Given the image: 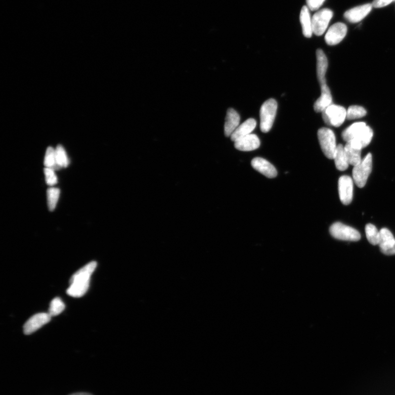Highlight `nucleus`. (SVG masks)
<instances>
[{
  "label": "nucleus",
  "mask_w": 395,
  "mask_h": 395,
  "mask_svg": "<svg viewBox=\"0 0 395 395\" xmlns=\"http://www.w3.org/2000/svg\"><path fill=\"white\" fill-rule=\"evenodd\" d=\"M97 265L96 262L89 263L73 275L70 280V286L67 291L69 296L81 298L87 293L89 286L90 278Z\"/></svg>",
  "instance_id": "1"
},
{
  "label": "nucleus",
  "mask_w": 395,
  "mask_h": 395,
  "mask_svg": "<svg viewBox=\"0 0 395 395\" xmlns=\"http://www.w3.org/2000/svg\"><path fill=\"white\" fill-rule=\"evenodd\" d=\"M373 136L372 129L364 122L354 123L342 133V138L345 141L361 149L371 143Z\"/></svg>",
  "instance_id": "2"
},
{
  "label": "nucleus",
  "mask_w": 395,
  "mask_h": 395,
  "mask_svg": "<svg viewBox=\"0 0 395 395\" xmlns=\"http://www.w3.org/2000/svg\"><path fill=\"white\" fill-rule=\"evenodd\" d=\"M278 105L274 99H269L262 105L260 111L261 117V129L262 132L266 133L272 128L275 118H276Z\"/></svg>",
  "instance_id": "3"
},
{
  "label": "nucleus",
  "mask_w": 395,
  "mask_h": 395,
  "mask_svg": "<svg viewBox=\"0 0 395 395\" xmlns=\"http://www.w3.org/2000/svg\"><path fill=\"white\" fill-rule=\"evenodd\" d=\"M318 141L322 151L328 159H334L338 145L336 138L331 129L322 128L317 133Z\"/></svg>",
  "instance_id": "4"
},
{
  "label": "nucleus",
  "mask_w": 395,
  "mask_h": 395,
  "mask_svg": "<svg viewBox=\"0 0 395 395\" xmlns=\"http://www.w3.org/2000/svg\"><path fill=\"white\" fill-rule=\"evenodd\" d=\"M324 122L329 126L339 127L347 117V111L344 107L332 104L322 112Z\"/></svg>",
  "instance_id": "5"
},
{
  "label": "nucleus",
  "mask_w": 395,
  "mask_h": 395,
  "mask_svg": "<svg viewBox=\"0 0 395 395\" xmlns=\"http://www.w3.org/2000/svg\"><path fill=\"white\" fill-rule=\"evenodd\" d=\"M372 170V156L368 153L362 160L361 163L354 167L352 176L354 182L359 188H363L366 185L368 178Z\"/></svg>",
  "instance_id": "6"
},
{
  "label": "nucleus",
  "mask_w": 395,
  "mask_h": 395,
  "mask_svg": "<svg viewBox=\"0 0 395 395\" xmlns=\"http://www.w3.org/2000/svg\"><path fill=\"white\" fill-rule=\"evenodd\" d=\"M329 232L333 238L342 241L357 242L361 239V234L356 229L341 222L333 223Z\"/></svg>",
  "instance_id": "7"
},
{
  "label": "nucleus",
  "mask_w": 395,
  "mask_h": 395,
  "mask_svg": "<svg viewBox=\"0 0 395 395\" xmlns=\"http://www.w3.org/2000/svg\"><path fill=\"white\" fill-rule=\"evenodd\" d=\"M333 16V12L328 8L319 10L315 13L312 17L313 33L317 36H322L326 31Z\"/></svg>",
  "instance_id": "8"
},
{
  "label": "nucleus",
  "mask_w": 395,
  "mask_h": 395,
  "mask_svg": "<svg viewBox=\"0 0 395 395\" xmlns=\"http://www.w3.org/2000/svg\"><path fill=\"white\" fill-rule=\"evenodd\" d=\"M51 316L48 313H40L30 318L23 327L24 333L32 334L51 321Z\"/></svg>",
  "instance_id": "9"
},
{
  "label": "nucleus",
  "mask_w": 395,
  "mask_h": 395,
  "mask_svg": "<svg viewBox=\"0 0 395 395\" xmlns=\"http://www.w3.org/2000/svg\"><path fill=\"white\" fill-rule=\"evenodd\" d=\"M347 27L342 23L334 24L328 29L325 36V41L330 46H333L341 43L346 37Z\"/></svg>",
  "instance_id": "10"
},
{
  "label": "nucleus",
  "mask_w": 395,
  "mask_h": 395,
  "mask_svg": "<svg viewBox=\"0 0 395 395\" xmlns=\"http://www.w3.org/2000/svg\"><path fill=\"white\" fill-rule=\"evenodd\" d=\"M339 193L342 203L348 206L353 198V180L349 176H343L339 179Z\"/></svg>",
  "instance_id": "11"
},
{
  "label": "nucleus",
  "mask_w": 395,
  "mask_h": 395,
  "mask_svg": "<svg viewBox=\"0 0 395 395\" xmlns=\"http://www.w3.org/2000/svg\"><path fill=\"white\" fill-rule=\"evenodd\" d=\"M379 246L381 252L387 256L395 255V239L393 233L387 228L380 231Z\"/></svg>",
  "instance_id": "12"
},
{
  "label": "nucleus",
  "mask_w": 395,
  "mask_h": 395,
  "mask_svg": "<svg viewBox=\"0 0 395 395\" xmlns=\"http://www.w3.org/2000/svg\"><path fill=\"white\" fill-rule=\"evenodd\" d=\"M372 4H365L348 10L344 14V17L351 23H357L361 21L371 12Z\"/></svg>",
  "instance_id": "13"
},
{
  "label": "nucleus",
  "mask_w": 395,
  "mask_h": 395,
  "mask_svg": "<svg viewBox=\"0 0 395 395\" xmlns=\"http://www.w3.org/2000/svg\"><path fill=\"white\" fill-rule=\"evenodd\" d=\"M252 166L255 170L268 178H273L277 176L276 168L272 164L263 158L257 157L253 159L252 161Z\"/></svg>",
  "instance_id": "14"
},
{
  "label": "nucleus",
  "mask_w": 395,
  "mask_h": 395,
  "mask_svg": "<svg viewBox=\"0 0 395 395\" xmlns=\"http://www.w3.org/2000/svg\"><path fill=\"white\" fill-rule=\"evenodd\" d=\"M261 146V141L255 134H250L234 142V146L239 151L249 152L254 151Z\"/></svg>",
  "instance_id": "15"
},
{
  "label": "nucleus",
  "mask_w": 395,
  "mask_h": 395,
  "mask_svg": "<svg viewBox=\"0 0 395 395\" xmlns=\"http://www.w3.org/2000/svg\"><path fill=\"white\" fill-rule=\"evenodd\" d=\"M332 104V96L327 84L321 86V96L315 102L313 106L314 111L322 113L324 110Z\"/></svg>",
  "instance_id": "16"
},
{
  "label": "nucleus",
  "mask_w": 395,
  "mask_h": 395,
  "mask_svg": "<svg viewBox=\"0 0 395 395\" xmlns=\"http://www.w3.org/2000/svg\"><path fill=\"white\" fill-rule=\"evenodd\" d=\"M316 57L317 78L321 86L326 84V75L328 66V59L321 49L317 50Z\"/></svg>",
  "instance_id": "17"
},
{
  "label": "nucleus",
  "mask_w": 395,
  "mask_h": 395,
  "mask_svg": "<svg viewBox=\"0 0 395 395\" xmlns=\"http://www.w3.org/2000/svg\"><path fill=\"white\" fill-rule=\"evenodd\" d=\"M257 127V122L253 118H249L236 129L231 136L232 141L234 142L247 135L251 134Z\"/></svg>",
  "instance_id": "18"
},
{
  "label": "nucleus",
  "mask_w": 395,
  "mask_h": 395,
  "mask_svg": "<svg viewBox=\"0 0 395 395\" xmlns=\"http://www.w3.org/2000/svg\"><path fill=\"white\" fill-rule=\"evenodd\" d=\"M239 115L232 108L228 109L226 121L224 124V134L226 137L231 136L233 132L239 127L240 123Z\"/></svg>",
  "instance_id": "19"
},
{
  "label": "nucleus",
  "mask_w": 395,
  "mask_h": 395,
  "mask_svg": "<svg viewBox=\"0 0 395 395\" xmlns=\"http://www.w3.org/2000/svg\"><path fill=\"white\" fill-rule=\"evenodd\" d=\"M309 10L307 6H304L302 7L300 14V21L302 24L303 34L304 37L307 38H311L313 34L312 18Z\"/></svg>",
  "instance_id": "20"
},
{
  "label": "nucleus",
  "mask_w": 395,
  "mask_h": 395,
  "mask_svg": "<svg viewBox=\"0 0 395 395\" xmlns=\"http://www.w3.org/2000/svg\"><path fill=\"white\" fill-rule=\"evenodd\" d=\"M344 149L349 165L355 167L361 162L362 149L355 148L349 143L344 146Z\"/></svg>",
  "instance_id": "21"
},
{
  "label": "nucleus",
  "mask_w": 395,
  "mask_h": 395,
  "mask_svg": "<svg viewBox=\"0 0 395 395\" xmlns=\"http://www.w3.org/2000/svg\"><path fill=\"white\" fill-rule=\"evenodd\" d=\"M336 168L340 171H345L348 168L349 164L345 152L344 146L339 144L337 146L334 158Z\"/></svg>",
  "instance_id": "22"
},
{
  "label": "nucleus",
  "mask_w": 395,
  "mask_h": 395,
  "mask_svg": "<svg viewBox=\"0 0 395 395\" xmlns=\"http://www.w3.org/2000/svg\"><path fill=\"white\" fill-rule=\"evenodd\" d=\"M44 165L45 167L51 168L54 171L60 169L56 162V152L52 147H49L46 150L44 156Z\"/></svg>",
  "instance_id": "23"
},
{
  "label": "nucleus",
  "mask_w": 395,
  "mask_h": 395,
  "mask_svg": "<svg viewBox=\"0 0 395 395\" xmlns=\"http://www.w3.org/2000/svg\"><path fill=\"white\" fill-rule=\"evenodd\" d=\"M60 195V190L58 188L51 187L47 191V199L48 208L50 211L52 212L56 208Z\"/></svg>",
  "instance_id": "24"
},
{
  "label": "nucleus",
  "mask_w": 395,
  "mask_h": 395,
  "mask_svg": "<svg viewBox=\"0 0 395 395\" xmlns=\"http://www.w3.org/2000/svg\"><path fill=\"white\" fill-rule=\"evenodd\" d=\"M367 238L369 242L374 246L378 245L380 239V232L374 225L368 223L365 228Z\"/></svg>",
  "instance_id": "25"
},
{
  "label": "nucleus",
  "mask_w": 395,
  "mask_h": 395,
  "mask_svg": "<svg viewBox=\"0 0 395 395\" xmlns=\"http://www.w3.org/2000/svg\"><path fill=\"white\" fill-rule=\"evenodd\" d=\"M55 152H56V162L58 167L60 169L67 168L69 164V161L64 148L61 145H58L55 149Z\"/></svg>",
  "instance_id": "26"
},
{
  "label": "nucleus",
  "mask_w": 395,
  "mask_h": 395,
  "mask_svg": "<svg viewBox=\"0 0 395 395\" xmlns=\"http://www.w3.org/2000/svg\"><path fill=\"white\" fill-rule=\"evenodd\" d=\"M66 308L62 300L59 298H54L50 304L48 313L51 317L58 316Z\"/></svg>",
  "instance_id": "27"
},
{
  "label": "nucleus",
  "mask_w": 395,
  "mask_h": 395,
  "mask_svg": "<svg viewBox=\"0 0 395 395\" xmlns=\"http://www.w3.org/2000/svg\"><path fill=\"white\" fill-rule=\"evenodd\" d=\"M366 110L363 107L358 106H352L347 110V117L349 120L361 118L366 116Z\"/></svg>",
  "instance_id": "28"
},
{
  "label": "nucleus",
  "mask_w": 395,
  "mask_h": 395,
  "mask_svg": "<svg viewBox=\"0 0 395 395\" xmlns=\"http://www.w3.org/2000/svg\"><path fill=\"white\" fill-rule=\"evenodd\" d=\"M44 173L46 182L48 186H53L57 183V177L54 170L51 168H45Z\"/></svg>",
  "instance_id": "29"
},
{
  "label": "nucleus",
  "mask_w": 395,
  "mask_h": 395,
  "mask_svg": "<svg viewBox=\"0 0 395 395\" xmlns=\"http://www.w3.org/2000/svg\"><path fill=\"white\" fill-rule=\"evenodd\" d=\"M326 0H306L307 7L312 11H316L322 6Z\"/></svg>",
  "instance_id": "30"
},
{
  "label": "nucleus",
  "mask_w": 395,
  "mask_h": 395,
  "mask_svg": "<svg viewBox=\"0 0 395 395\" xmlns=\"http://www.w3.org/2000/svg\"><path fill=\"white\" fill-rule=\"evenodd\" d=\"M394 0H374L372 4L375 8H381L388 6Z\"/></svg>",
  "instance_id": "31"
},
{
  "label": "nucleus",
  "mask_w": 395,
  "mask_h": 395,
  "mask_svg": "<svg viewBox=\"0 0 395 395\" xmlns=\"http://www.w3.org/2000/svg\"><path fill=\"white\" fill-rule=\"evenodd\" d=\"M70 395H92L88 393H79L73 394Z\"/></svg>",
  "instance_id": "32"
},
{
  "label": "nucleus",
  "mask_w": 395,
  "mask_h": 395,
  "mask_svg": "<svg viewBox=\"0 0 395 395\" xmlns=\"http://www.w3.org/2000/svg\"><path fill=\"white\" fill-rule=\"evenodd\" d=\"M394 1H395V0H394Z\"/></svg>",
  "instance_id": "33"
}]
</instances>
